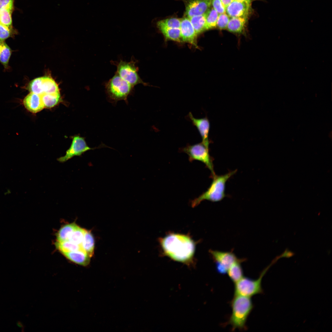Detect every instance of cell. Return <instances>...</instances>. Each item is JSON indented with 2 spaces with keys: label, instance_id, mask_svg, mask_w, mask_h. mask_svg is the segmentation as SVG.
I'll list each match as a JSON object with an SVG mask.
<instances>
[{
  "label": "cell",
  "instance_id": "cell-1",
  "mask_svg": "<svg viewBox=\"0 0 332 332\" xmlns=\"http://www.w3.org/2000/svg\"><path fill=\"white\" fill-rule=\"evenodd\" d=\"M164 255L173 260L188 265L191 264L194 255L195 244L187 235L171 233L160 239Z\"/></svg>",
  "mask_w": 332,
  "mask_h": 332
},
{
  "label": "cell",
  "instance_id": "cell-2",
  "mask_svg": "<svg viewBox=\"0 0 332 332\" xmlns=\"http://www.w3.org/2000/svg\"><path fill=\"white\" fill-rule=\"evenodd\" d=\"M231 305L232 312L227 324L231 326L233 331L236 329L245 330L247 319L253 308L250 297L234 295Z\"/></svg>",
  "mask_w": 332,
  "mask_h": 332
},
{
  "label": "cell",
  "instance_id": "cell-3",
  "mask_svg": "<svg viewBox=\"0 0 332 332\" xmlns=\"http://www.w3.org/2000/svg\"><path fill=\"white\" fill-rule=\"evenodd\" d=\"M235 170L222 175L212 176L213 180L208 189L198 197L193 200L192 206L194 207L202 201L207 200L212 202L221 201L226 196V184L227 181L236 172Z\"/></svg>",
  "mask_w": 332,
  "mask_h": 332
},
{
  "label": "cell",
  "instance_id": "cell-4",
  "mask_svg": "<svg viewBox=\"0 0 332 332\" xmlns=\"http://www.w3.org/2000/svg\"><path fill=\"white\" fill-rule=\"evenodd\" d=\"M133 87L124 80L117 73L105 84L106 94L112 101L123 100L127 101Z\"/></svg>",
  "mask_w": 332,
  "mask_h": 332
},
{
  "label": "cell",
  "instance_id": "cell-5",
  "mask_svg": "<svg viewBox=\"0 0 332 332\" xmlns=\"http://www.w3.org/2000/svg\"><path fill=\"white\" fill-rule=\"evenodd\" d=\"M273 263H271L261 272L258 278L254 279L243 277L235 283L234 295H241L250 297L256 294L263 293L261 286L263 277Z\"/></svg>",
  "mask_w": 332,
  "mask_h": 332
},
{
  "label": "cell",
  "instance_id": "cell-6",
  "mask_svg": "<svg viewBox=\"0 0 332 332\" xmlns=\"http://www.w3.org/2000/svg\"><path fill=\"white\" fill-rule=\"evenodd\" d=\"M209 146L201 142L193 145H188L181 150L188 154L190 162L198 160L204 163L211 171L212 176L215 175L212 158L209 153Z\"/></svg>",
  "mask_w": 332,
  "mask_h": 332
},
{
  "label": "cell",
  "instance_id": "cell-7",
  "mask_svg": "<svg viewBox=\"0 0 332 332\" xmlns=\"http://www.w3.org/2000/svg\"><path fill=\"white\" fill-rule=\"evenodd\" d=\"M136 63V61L133 60L130 61L120 60L116 63L117 67L116 73L133 87L139 84L148 85V84L144 82L139 75L138 69Z\"/></svg>",
  "mask_w": 332,
  "mask_h": 332
},
{
  "label": "cell",
  "instance_id": "cell-8",
  "mask_svg": "<svg viewBox=\"0 0 332 332\" xmlns=\"http://www.w3.org/2000/svg\"><path fill=\"white\" fill-rule=\"evenodd\" d=\"M27 89L30 92L39 95L60 93L57 84L53 78L49 76L34 79L29 82Z\"/></svg>",
  "mask_w": 332,
  "mask_h": 332
},
{
  "label": "cell",
  "instance_id": "cell-9",
  "mask_svg": "<svg viewBox=\"0 0 332 332\" xmlns=\"http://www.w3.org/2000/svg\"><path fill=\"white\" fill-rule=\"evenodd\" d=\"M209 252L215 263L217 271L222 275L227 273L231 265L240 259L238 258L232 251L211 250Z\"/></svg>",
  "mask_w": 332,
  "mask_h": 332
},
{
  "label": "cell",
  "instance_id": "cell-10",
  "mask_svg": "<svg viewBox=\"0 0 332 332\" xmlns=\"http://www.w3.org/2000/svg\"><path fill=\"white\" fill-rule=\"evenodd\" d=\"M106 147H108L103 144L97 147L91 148L87 144L84 138L76 136L73 137L71 145L66 151L65 155L59 158L57 160L60 162H65L73 156H81L88 151Z\"/></svg>",
  "mask_w": 332,
  "mask_h": 332
},
{
  "label": "cell",
  "instance_id": "cell-11",
  "mask_svg": "<svg viewBox=\"0 0 332 332\" xmlns=\"http://www.w3.org/2000/svg\"><path fill=\"white\" fill-rule=\"evenodd\" d=\"M211 5V0H187L185 2V15L190 18L204 14Z\"/></svg>",
  "mask_w": 332,
  "mask_h": 332
},
{
  "label": "cell",
  "instance_id": "cell-12",
  "mask_svg": "<svg viewBox=\"0 0 332 332\" xmlns=\"http://www.w3.org/2000/svg\"><path fill=\"white\" fill-rule=\"evenodd\" d=\"M251 11V4L245 1L234 0L226 8L225 12L231 18H248Z\"/></svg>",
  "mask_w": 332,
  "mask_h": 332
},
{
  "label": "cell",
  "instance_id": "cell-13",
  "mask_svg": "<svg viewBox=\"0 0 332 332\" xmlns=\"http://www.w3.org/2000/svg\"><path fill=\"white\" fill-rule=\"evenodd\" d=\"M180 29L183 42L189 43L198 48L197 35L188 18L185 17L180 19Z\"/></svg>",
  "mask_w": 332,
  "mask_h": 332
},
{
  "label": "cell",
  "instance_id": "cell-14",
  "mask_svg": "<svg viewBox=\"0 0 332 332\" xmlns=\"http://www.w3.org/2000/svg\"><path fill=\"white\" fill-rule=\"evenodd\" d=\"M188 116L193 125L196 127L198 131L202 138V142L209 146V134L210 124L208 118L207 117L199 119L195 118L191 112L189 113Z\"/></svg>",
  "mask_w": 332,
  "mask_h": 332
},
{
  "label": "cell",
  "instance_id": "cell-15",
  "mask_svg": "<svg viewBox=\"0 0 332 332\" xmlns=\"http://www.w3.org/2000/svg\"><path fill=\"white\" fill-rule=\"evenodd\" d=\"M25 108L32 113H37L44 108L40 95L30 92L23 99Z\"/></svg>",
  "mask_w": 332,
  "mask_h": 332
},
{
  "label": "cell",
  "instance_id": "cell-16",
  "mask_svg": "<svg viewBox=\"0 0 332 332\" xmlns=\"http://www.w3.org/2000/svg\"><path fill=\"white\" fill-rule=\"evenodd\" d=\"M63 254L70 261L80 265L86 266L90 262L91 257L82 249L65 253Z\"/></svg>",
  "mask_w": 332,
  "mask_h": 332
},
{
  "label": "cell",
  "instance_id": "cell-17",
  "mask_svg": "<svg viewBox=\"0 0 332 332\" xmlns=\"http://www.w3.org/2000/svg\"><path fill=\"white\" fill-rule=\"evenodd\" d=\"M248 19L247 17L231 18L227 28L231 32L241 33L245 30Z\"/></svg>",
  "mask_w": 332,
  "mask_h": 332
},
{
  "label": "cell",
  "instance_id": "cell-18",
  "mask_svg": "<svg viewBox=\"0 0 332 332\" xmlns=\"http://www.w3.org/2000/svg\"><path fill=\"white\" fill-rule=\"evenodd\" d=\"M245 260V259H240L233 263L227 271L229 278L235 283L243 277V271L241 263Z\"/></svg>",
  "mask_w": 332,
  "mask_h": 332
},
{
  "label": "cell",
  "instance_id": "cell-19",
  "mask_svg": "<svg viewBox=\"0 0 332 332\" xmlns=\"http://www.w3.org/2000/svg\"><path fill=\"white\" fill-rule=\"evenodd\" d=\"M78 225L73 222L62 227L56 234L57 241L61 242L68 240L72 233Z\"/></svg>",
  "mask_w": 332,
  "mask_h": 332
},
{
  "label": "cell",
  "instance_id": "cell-20",
  "mask_svg": "<svg viewBox=\"0 0 332 332\" xmlns=\"http://www.w3.org/2000/svg\"><path fill=\"white\" fill-rule=\"evenodd\" d=\"M81 246L82 249L90 257L93 256L94 248V240L91 231L85 229Z\"/></svg>",
  "mask_w": 332,
  "mask_h": 332
},
{
  "label": "cell",
  "instance_id": "cell-21",
  "mask_svg": "<svg viewBox=\"0 0 332 332\" xmlns=\"http://www.w3.org/2000/svg\"><path fill=\"white\" fill-rule=\"evenodd\" d=\"M164 36L166 40L178 42H183L180 28L164 27L158 28Z\"/></svg>",
  "mask_w": 332,
  "mask_h": 332
},
{
  "label": "cell",
  "instance_id": "cell-22",
  "mask_svg": "<svg viewBox=\"0 0 332 332\" xmlns=\"http://www.w3.org/2000/svg\"><path fill=\"white\" fill-rule=\"evenodd\" d=\"M188 18L197 35L206 30L205 14Z\"/></svg>",
  "mask_w": 332,
  "mask_h": 332
},
{
  "label": "cell",
  "instance_id": "cell-23",
  "mask_svg": "<svg viewBox=\"0 0 332 332\" xmlns=\"http://www.w3.org/2000/svg\"><path fill=\"white\" fill-rule=\"evenodd\" d=\"M40 95L45 108L53 107L59 102L60 99V93H44Z\"/></svg>",
  "mask_w": 332,
  "mask_h": 332
},
{
  "label": "cell",
  "instance_id": "cell-24",
  "mask_svg": "<svg viewBox=\"0 0 332 332\" xmlns=\"http://www.w3.org/2000/svg\"><path fill=\"white\" fill-rule=\"evenodd\" d=\"M55 245L56 248L62 254L80 249L83 250L81 246L76 244L69 240L61 242L57 241Z\"/></svg>",
  "mask_w": 332,
  "mask_h": 332
},
{
  "label": "cell",
  "instance_id": "cell-25",
  "mask_svg": "<svg viewBox=\"0 0 332 332\" xmlns=\"http://www.w3.org/2000/svg\"><path fill=\"white\" fill-rule=\"evenodd\" d=\"M219 14L213 8H210L205 13L206 30L216 27Z\"/></svg>",
  "mask_w": 332,
  "mask_h": 332
},
{
  "label": "cell",
  "instance_id": "cell-26",
  "mask_svg": "<svg viewBox=\"0 0 332 332\" xmlns=\"http://www.w3.org/2000/svg\"><path fill=\"white\" fill-rule=\"evenodd\" d=\"M14 9H3L0 10V23L12 28V14Z\"/></svg>",
  "mask_w": 332,
  "mask_h": 332
},
{
  "label": "cell",
  "instance_id": "cell-27",
  "mask_svg": "<svg viewBox=\"0 0 332 332\" xmlns=\"http://www.w3.org/2000/svg\"><path fill=\"white\" fill-rule=\"evenodd\" d=\"M85 229L77 226L72 233L68 240L81 246Z\"/></svg>",
  "mask_w": 332,
  "mask_h": 332
},
{
  "label": "cell",
  "instance_id": "cell-28",
  "mask_svg": "<svg viewBox=\"0 0 332 332\" xmlns=\"http://www.w3.org/2000/svg\"><path fill=\"white\" fill-rule=\"evenodd\" d=\"M158 28L164 27L170 28H180V19L176 18H171L161 20L157 23Z\"/></svg>",
  "mask_w": 332,
  "mask_h": 332
},
{
  "label": "cell",
  "instance_id": "cell-29",
  "mask_svg": "<svg viewBox=\"0 0 332 332\" xmlns=\"http://www.w3.org/2000/svg\"><path fill=\"white\" fill-rule=\"evenodd\" d=\"M11 52L10 47L5 42H3L0 53V62L5 68L8 67Z\"/></svg>",
  "mask_w": 332,
  "mask_h": 332
},
{
  "label": "cell",
  "instance_id": "cell-30",
  "mask_svg": "<svg viewBox=\"0 0 332 332\" xmlns=\"http://www.w3.org/2000/svg\"><path fill=\"white\" fill-rule=\"evenodd\" d=\"M229 20V17L225 13L219 14L216 22V27L220 30L226 29Z\"/></svg>",
  "mask_w": 332,
  "mask_h": 332
},
{
  "label": "cell",
  "instance_id": "cell-31",
  "mask_svg": "<svg viewBox=\"0 0 332 332\" xmlns=\"http://www.w3.org/2000/svg\"><path fill=\"white\" fill-rule=\"evenodd\" d=\"M13 28H9L0 23V40L3 41L12 35Z\"/></svg>",
  "mask_w": 332,
  "mask_h": 332
},
{
  "label": "cell",
  "instance_id": "cell-32",
  "mask_svg": "<svg viewBox=\"0 0 332 332\" xmlns=\"http://www.w3.org/2000/svg\"><path fill=\"white\" fill-rule=\"evenodd\" d=\"M211 5L219 14L225 13L226 8L221 0H211Z\"/></svg>",
  "mask_w": 332,
  "mask_h": 332
},
{
  "label": "cell",
  "instance_id": "cell-33",
  "mask_svg": "<svg viewBox=\"0 0 332 332\" xmlns=\"http://www.w3.org/2000/svg\"><path fill=\"white\" fill-rule=\"evenodd\" d=\"M295 255L294 252L289 250L288 248H286L281 254L276 256L272 262L275 264L280 258H289L294 256Z\"/></svg>",
  "mask_w": 332,
  "mask_h": 332
},
{
  "label": "cell",
  "instance_id": "cell-34",
  "mask_svg": "<svg viewBox=\"0 0 332 332\" xmlns=\"http://www.w3.org/2000/svg\"><path fill=\"white\" fill-rule=\"evenodd\" d=\"M14 0H0V10L3 9H14Z\"/></svg>",
  "mask_w": 332,
  "mask_h": 332
},
{
  "label": "cell",
  "instance_id": "cell-35",
  "mask_svg": "<svg viewBox=\"0 0 332 332\" xmlns=\"http://www.w3.org/2000/svg\"><path fill=\"white\" fill-rule=\"evenodd\" d=\"M223 4L226 8L234 0H221Z\"/></svg>",
  "mask_w": 332,
  "mask_h": 332
},
{
  "label": "cell",
  "instance_id": "cell-36",
  "mask_svg": "<svg viewBox=\"0 0 332 332\" xmlns=\"http://www.w3.org/2000/svg\"><path fill=\"white\" fill-rule=\"evenodd\" d=\"M17 325L22 330V331L24 329V326L23 323L20 321H18L17 322Z\"/></svg>",
  "mask_w": 332,
  "mask_h": 332
},
{
  "label": "cell",
  "instance_id": "cell-37",
  "mask_svg": "<svg viewBox=\"0 0 332 332\" xmlns=\"http://www.w3.org/2000/svg\"><path fill=\"white\" fill-rule=\"evenodd\" d=\"M240 1H245L248 3L251 4V3L255 0H237Z\"/></svg>",
  "mask_w": 332,
  "mask_h": 332
},
{
  "label": "cell",
  "instance_id": "cell-38",
  "mask_svg": "<svg viewBox=\"0 0 332 332\" xmlns=\"http://www.w3.org/2000/svg\"><path fill=\"white\" fill-rule=\"evenodd\" d=\"M3 42L0 40V53L1 51V49L2 47V44L3 43Z\"/></svg>",
  "mask_w": 332,
  "mask_h": 332
}]
</instances>
